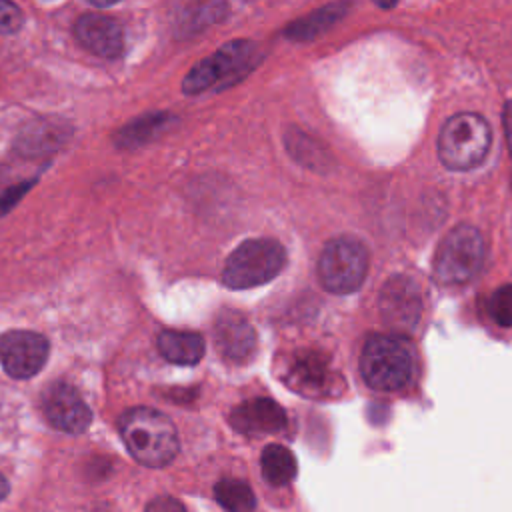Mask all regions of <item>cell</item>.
Segmentation results:
<instances>
[{
    "label": "cell",
    "mask_w": 512,
    "mask_h": 512,
    "mask_svg": "<svg viewBox=\"0 0 512 512\" xmlns=\"http://www.w3.org/2000/svg\"><path fill=\"white\" fill-rule=\"evenodd\" d=\"M118 430L134 460L148 468H162L178 454L176 426L160 410L148 406L130 408L120 416Z\"/></svg>",
    "instance_id": "obj_1"
},
{
    "label": "cell",
    "mask_w": 512,
    "mask_h": 512,
    "mask_svg": "<svg viewBox=\"0 0 512 512\" xmlns=\"http://www.w3.org/2000/svg\"><path fill=\"white\" fill-rule=\"evenodd\" d=\"M344 10H346L344 4L326 6V8L314 12V14L306 16V18L294 22L292 26H288V28H286V36H288V38H294V40H308V38L320 34L322 30L330 28V26L342 16Z\"/></svg>",
    "instance_id": "obj_19"
},
{
    "label": "cell",
    "mask_w": 512,
    "mask_h": 512,
    "mask_svg": "<svg viewBox=\"0 0 512 512\" xmlns=\"http://www.w3.org/2000/svg\"><path fill=\"white\" fill-rule=\"evenodd\" d=\"M174 122V116L170 114H146V116H140L136 118L134 122L126 124L124 128H120L116 134H114V142L116 146L120 148H134V146H140L152 138H156L162 130L168 128V124Z\"/></svg>",
    "instance_id": "obj_18"
},
{
    "label": "cell",
    "mask_w": 512,
    "mask_h": 512,
    "mask_svg": "<svg viewBox=\"0 0 512 512\" xmlns=\"http://www.w3.org/2000/svg\"><path fill=\"white\" fill-rule=\"evenodd\" d=\"M214 334L220 352L234 362L246 360L256 344V334L250 322L240 312L234 310H226L218 316Z\"/></svg>",
    "instance_id": "obj_14"
},
{
    "label": "cell",
    "mask_w": 512,
    "mask_h": 512,
    "mask_svg": "<svg viewBox=\"0 0 512 512\" xmlns=\"http://www.w3.org/2000/svg\"><path fill=\"white\" fill-rule=\"evenodd\" d=\"M8 492H10V484H8V480L4 478V474H0V502L8 496Z\"/></svg>",
    "instance_id": "obj_25"
},
{
    "label": "cell",
    "mask_w": 512,
    "mask_h": 512,
    "mask_svg": "<svg viewBox=\"0 0 512 512\" xmlns=\"http://www.w3.org/2000/svg\"><path fill=\"white\" fill-rule=\"evenodd\" d=\"M144 512H186V508L174 496H158L146 506Z\"/></svg>",
    "instance_id": "obj_22"
},
{
    "label": "cell",
    "mask_w": 512,
    "mask_h": 512,
    "mask_svg": "<svg viewBox=\"0 0 512 512\" xmlns=\"http://www.w3.org/2000/svg\"><path fill=\"white\" fill-rule=\"evenodd\" d=\"M488 312L498 326H512V284L500 286L488 300Z\"/></svg>",
    "instance_id": "obj_20"
},
{
    "label": "cell",
    "mask_w": 512,
    "mask_h": 512,
    "mask_svg": "<svg viewBox=\"0 0 512 512\" xmlns=\"http://www.w3.org/2000/svg\"><path fill=\"white\" fill-rule=\"evenodd\" d=\"M484 262V238L468 224L452 228L438 246L434 278L440 284H464L476 276Z\"/></svg>",
    "instance_id": "obj_5"
},
{
    "label": "cell",
    "mask_w": 512,
    "mask_h": 512,
    "mask_svg": "<svg viewBox=\"0 0 512 512\" xmlns=\"http://www.w3.org/2000/svg\"><path fill=\"white\" fill-rule=\"evenodd\" d=\"M286 382L290 388L304 396H326L330 392L328 360L320 352H294L286 366Z\"/></svg>",
    "instance_id": "obj_13"
},
{
    "label": "cell",
    "mask_w": 512,
    "mask_h": 512,
    "mask_svg": "<svg viewBox=\"0 0 512 512\" xmlns=\"http://www.w3.org/2000/svg\"><path fill=\"white\" fill-rule=\"evenodd\" d=\"M76 40L100 58H118L124 50L120 24L102 14H82L74 24Z\"/></svg>",
    "instance_id": "obj_12"
},
{
    "label": "cell",
    "mask_w": 512,
    "mask_h": 512,
    "mask_svg": "<svg viewBox=\"0 0 512 512\" xmlns=\"http://www.w3.org/2000/svg\"><path fill=\"white\" fill-rule=\"evenodd\" d=\"M502 122H504V132H506V142H508V148L512 152V100L506 102L504 106V116H502Z\"/></svg>",
    "instance_id": "obj_24"
},
{
    "label": "cell",
    "mask_w": 512,
    "mask_h": 512,
    "mask_svg": "<svg viewBox=\"0 0 512 512\" xmlns=\"http://www.w3.org/2000/svg\"><path fill=\"white\" fill-rule=\"evenodd\" d=\"M158 350L160 354L172 362L182 366H192L200 362L204 356V338L198 332H186V330H162L158 334Z\"/></svg>",
    "instance_id": "obj_16"
},
{
    "label": "cell",
    "mask_w": 512,
    "mask_h": 512,
    "mask_svg": "<svg viewBox=\"0 0 512 512\" xmlns=\"http://www.w3.org/2000/svg\"><path fill=\"white\" fill-rule=\"evenodd\" d=\"M230 426L248 436L278 434L288 426L286 412L270 398H252L230 412Z\"/></svg>",
    "instance_id": "obj_11"
},
{
    "label": "cell",
    "mask_w": 512,
    "mask_h": 512,
    "mask_svg": "<svg viewBox=\"0 0 512 512\" xmlns=\"http://www.w3.org/2000/svg\"><path fill=\"white\" fill-rule=\"evenodd\" d=\"M368 252L352 238H336L326 244L318 260L322 286L334 294H350L366 278Z\"/></svg>",
    "instance_id": "obj_6"
},
{
    "label": "cell",
    "mask_w": 512,
    "mask_h": 512,
    "mask_svg": "<svg viewBox=\"0 0 512 512\" xmlns=\"http://www.w3.org/2000/svg\"><path fill=\"white\" fill-rule=\"evenodd\" d=\"M42 410L46 420L62 432L80 434L92 422V412L78 390L66 382H56L42 394Z\"/></svg>",
    "instance_id": "obj_9"
},
{
    "label": "cell",
    "mask_w": 512,
    "mask_h": 512,
    "mask_svg": "<svg viewBox=\"0 0 512 512\" xmlns=\"http://www.w3.org/2000/svg\"><path fill=\"white\" fill-rule=\"evenodd\" d=\"M48 340L30 330H10L0 336V362L12 378L36 376L48 360Z\"/></svg>",
    "instance_id": "obj_8"
},
{
    "label": "cell",
    "mask_w": 512,
    "mask_h": 512,
    "mask_svg": "<svg viewBox=\"0 0 512 512\" xmlns=\"http://www.w3.org/2000/svg\"><path fill=\"white\" fill-rule=\"evenodd\" d=\"M24 24L22 10L6 0H0V32L2 34H16Z\"/></svg>",
    "instance_id": "obj_21"
},
{
    "label": "cell",
    "mask_w": 512,
    "mask_h": 512,
    "mask_svg": "<svg viewBox=\"0 0 512 512\" xmlns=\"http://www.w3.org/2000/svg\"><path fill=\"white\" fill-rule=\"evenodd\" d=\"M286 264L284 246L270 238L244 240L226 260L222 282L232 290L254 288L276 278Z\"/></svg>",
    "instance_id": "obj_4"
},
{
    "label": "cell",
    "mask_w": 512,
    "mask_h": 512,
    "mask_svg": "<svg viewBox=\"0 0 512 512\" xmlns=\"http://www.w3.org/2000/svg\"><path fill=\"white\" fill-rule=\"evenodd\" d=\"M414 354L398 336H370L360 354L364 382L380 392L402 390L414 376Z\"/></svg>",
    "instance_id": "obj_2"
},
{
    "label": "cell",
    "mask_w": 512,
    "mask_h": 512,
    "mask_svg": "<svg viewBox=\"0 0 512 512\" xmlns=\"http://www.w3.org/2000/svg\"><path fill=\"white\" fill-rule=\"evenodd\" d=\"M492 132L486 120L472 112H460L446 120L438 136V156L450 170L478 166L490 150Z\"/></svg>",
    "instance_id": "obj_3"
},
{
    "label": "cell",
    "mask_w": 512,
    "mask_h": 512,
    "mask_svg": "<svg viewBox=\"0 0 512 512\" xmlns=\"http://www.w3.org/2000/svg\"><path fill=\"white\" fill-rule=\"evenodd\" d=\"M260 476L268 488L284 490L290 488L296 474L298 462L290 448L282 444H266L260 452Z\"/></svg>",
    "instance_id": "obj_15"
},
{
    "label": "cell",
    "mask_w": 512,
    "mask_h": 512,
    "mask_svg": "<svg viewBox=\"0 0 512 512\" xmlns=\"http://www.w3.org/2000/svg\"><path fill=\"white\" fill-rule=\"evenodd\" d=\"M214 500L224 512H256L258 498L252 484L238 476L220 478L214 484Z\"/></svg>",
    "instance_id": "obj_17"
},
{
    "label": "cell",
    "mask_w": 512,
    "mask_h": 512,
    "mask_svg": "<svg viewBox=\"0 0 512 512\" xmlns=\"http://www.w3.org/2000/svg\"><path fill=\"white\" fill-rule=\"evenodd\" d=\"M256 46L248 40H234L224 44L212 56L200 60L184 78L182 90L186 94H200L208 88L218 86L224 80L242 76L250 64H254Z\"/></svg>",
    "instance_id": "obj_7"
},
{
    "label": "cell",
    "mask_w": 512,
    "mask_h": 512,
    "mask_svg": "<svg viewBox=\"0 0 512 512\" xmlns=\"http://www.w3.org/2000/svg\"><path fill=\"white\" fill-rule=\"evenodd\" d=\"M380 312L386 326L398 332H410L422 314L418 286L406 276L390 278L380 294Z\"/></svg>",
    "instance_id": "obj_10"
},
{
    "label": "cell",
    "mask_w": 512,
    "mask_h": 512,
    "mask_svg": "<svg viewBox=\"0 0 512 512\" xmlns=\"http://www.w3.org/2000/svg\"><path fill=\"white\" fill-rule=\"evenodd\" d=\"M28 186H30V182H26V184H22V186H18V188L8 190V192L0 198V214H4L6 210H10V208L16 204V200L24 194V190H28Z\"/></svg>",
    "instance_id": "obj_23"
}]
</instances>
